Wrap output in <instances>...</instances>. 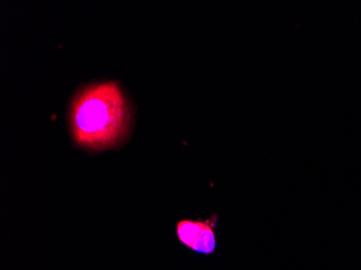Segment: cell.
<instances>
[{
	"label": "cell",
	"instance_id": "obj_1",
	"mask_svg": "<svg viewBox=\"0 0 361 270\" xmlns=\"http://www.w3.org/2000/svg\"><path fill=\"white\" fill-rule=\"evenodd\" d=\"M70 123L78 147L101 152L126 141L133 125V111L118 83H91L73 99Z\"/></svg>",
	"mask_w": 361,
	"mask_h": 270
},
{
	"label": "cell",
	"instance_id": "obj_2",
	"mask_svg": "<svg viewBox=\"0 0 361 270\" xmlns=\"http://www.w3.org/2000/svg\"><path fill=\"white\" fill-rule=\"evenodd\" d=\"M176 233L178 241L196 253L210 255L216 251V238L213 221L182 219L176 224Z\"/></svg>",
	"mask_w": 361,
	"mask_h": 270
}]
</instances>
